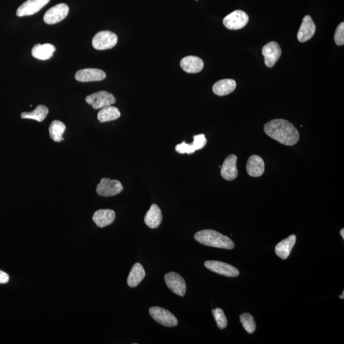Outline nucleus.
Wrapping results in <instances>:
<instances>
[{
	"label": "nucleus",
	"instance_id": "nucleus-26",
	"mask_svg": "<svg viewBox=\"0 0 344 344\" xmlns=\"http://www.w3.org/2000/svg\"><path fill=\"white\" fill-rule=\"evenodd\" d=\"M48 109L43 105H38L32 112H22L20 117L22 119H30L42 122L47 117Z\"/></svg>",
	"mask_w": 344,
	"mask_h": 344
},
{
	"label": "nucleus",
	"instance_id": "nucleus-7",
	"mask_svg": "<svg viewBox=\"0 0 344 344\" xmlns=\"http://www.w3.org/2000/svg\"><path fill=\"white\" fill-rule=\"evenodd\" d=\"M248 22V15L240 10H235L223 19L225 27L231 30L242 29Z\"/></svg>",
	"mask_w": 344,
	"mask_h": 344
},
{
	"label": "nucleus",
	"instance_id": "nucleus-28",
	"mask_svg": "<svg viewBox=\"0 0 344 344\" xmlns=\"http://www.w3.org/2000/svg\"><path fill=\"white\" fill-rule=\"evenodd\" d=\"M215 322L217 323V327L220 330L225 329L228 325L227 318L226 317L224 311L220 308H216L212 310Z\"/></svg>",
	"mask_w": 344,
	"mask_h": 344
},
{
	"label": "nucleus",
	"instance_id": "nucleus-19",
	"mask_svg": "<svg viewBox=\"0 0 344 344\" xmlns=\"http://www.w3.org/2000/svg\"><path fill=\"white\" fill-rule=\"evenodd\" d=\"M297 237L295 235H291L289 237L282 240L275 248L277 256L282 259H286L289 257L292 248H293L295 243H296Z\"/></svg>",
	"mask_w": 344,
	"mask_h": 344
},
{
	"label": "nucleus",
	"instance_id": "nucleus-8",
	"mask_svg": "<svg viewBox=\"0 0 344 344\" xmlns=\"http://www.w3.org/2000/svg\"><path fill=\"white\" fill-rule=\"evenodd\" d=\"M205 266L209 271L217 274L228 277H236L239 276L240 272L235 267L230 264L217 261H207Z\"/></svg>",
	"mask_w": 344,
	"mask_h": 344
},
{
	"label": "nucleus",
	"instance_id": "nucleus-20",
	"mask_svg": "<svg viewBox=\"0 0 344 344\" xmlns=\"http://www.w3.org/2000/svg\"><path fill=\"white\" fill-rule=\"evenodd\" d=\"M237 83L233 79H222L217 81L212 87V91L217 96H227L235 91Z\"/></svg>",
	"mask_w": 344,
	"mask_h": 344
},
{
	"label": "nucleus",
	"instance_id": "nucleus-10",
	"mask_svg": "<svg viewBox=\"0 0 344 344\" xmlns=\"http://www.w3.org/2000/svg\"><path fill=\"white\" fill-rule=\"evenodd\" d=\"M282 51L278 43L271 42L262 48V55L264 57V64L268 68L273 67L281 57Z\"/></svg>",
	"mask_w": 344,
	"mask_h": 344
},
{
	"label": "nucleus",
	"instance_id": "nucleus-16",
	"mask_svg": "<svg viewBox=\"0 0 344 344\" xmlns=\"http://www.w3.org/2000/svg\"><path fill=\"white\" fill-rule=\"evenodd\" d=\"M181 67L182 70L188 73H199L204 66V61L201 58L194 56H188L182 58L181 61Z\"/></svg>",
	"mask_w": 344,
	"mask_h": 344
},
{
	"label": "nucleus",
	"instance_id": "nucleus-13",
	"mask_svg": "<svg viewBox=\"0 0 344 344\" xmlns=\"http://www.w3.org/2000/svg\"><path fill=\"white\" fill-rule=\"evenodd\" d=\"M237 162V157L234 155L228 156L225 159L220 170V175L223 179L229 181L237 179L238 175Z\"/></svg>",
	"mask_w": 344,
	"mask_h": 344
},
{
	"label": "nucleus",
	"instance_id": "nucleus-30",
	"mask_svg": "<svg viewBox=\"0 0 344 344\" xmlns=\"http://www.w3.org/2000/svg\"><path fill=\"white\" fill-rule=\"evenodd\" d=\"M176 150L178 153H186L187 155H192L196 151L192 143L191 144H188L185 142H182L180 144L176 145Z\"/></svg>",
	"mask_w": 344,
	"mask_h": 344
},
{
	"label": "nucleus",
	"instance_id": "nucleus-31",
	"mask_svg": "<svg viewBox=\"0 0 344 344\" xmlns=\"http://www.w3.org/2000/svg\"><path fill=\"white\" fill-rule=\"evenodd\" d=\"M194 141L192 144L195 149V150H200L206 145L207 143V138H205L204 134L195 135L193 137Z\"/></svg>",
	"mask_w": 344,
	"mask_h": 344
},
{
	"label": "nucleus",
	"instance_id": "nucleus-29",
	"mask_svg": "<svg viewBox=\"0 0 344 344\" xmlns=\"http://www.w3.org/2000/svg\"><path fill=\"white\" fill-rule=\"evenodd\" d=\"M334 40L336 44L342 46L344 44V22H342L336 29Z\"/></svg>",
	"mask_w": 344,
	"mask_h": 344
},
{
	"label": "nucleus",
	"instance_id": "nucleus-35",
	"mask_svg": "<svg viewBox=\"0 0 344 344\" xmlns=\"http://www.w3.org/2000/svg\"><path fill=\"white\" fill-rule=\"evenodd\" d=\"M196 1H198V0H196Z\"/></svg>",
	"mask_w": 344,
	"mask_h": 344
},
{
	"label": "nucleus",
	"instance_id": "nucleus-17",
	"mask_svg": "<svg viewBox=\"0 0 344 344\" xmlns=\"http://www.w3.org/2000/svg\"><path fill=\"white\" fill-rule=\"evenodd\" d=\"M115 219V213L111 209H100L94 212L92 220L100 228L112 225Z\"/></svg>",
	"mask_w": 344,
	"mask_h": 344
},
{
	"label": "nucleus",
	"instance_id": "nucleus-23",
	"mask_svg": "<svg viewBox=\"0 0 344 344\" xmlns=\"http://www.w3.org/2000/svg\"><path fill=\"white\" fill-rule=\"evenodd\" d=\"M145 276V272L143 266L139 263L133 265L131 269L129 276L127 279L128 286L131 287H135L140 284Z\"/></svg>",
	"mask_w": 344,
	"mask_h": 344
},
{
	"label": "nucleus",
	"instance_id": "nucleus-5",
	"mask_svg": "<svg viewBox=\"0 0 344 344\" xmlns=\"http://www.w3.org/2000/svg\"><path fill=\"white\" fill-rule=\"evenodd\" d=\"M151 316L159 324L166 327H175L178 325V320L171 312L163 308L153 307L150 309Z\"/></svg>",
	"mask_w": 344,
	"mask_h": 344
},
{
	"label": "nucleus",
	"instance_id": "nucleus-27",
	"mask_svg": "<svg viewBox=\"0 0 344 344\" xmlns=\"http://www.w3.org/2000/svg\"><path fill=\"white\" fill-rule=\"evenodd\" d=\"M241 324L242 325L243 328L246 332L250 334L255 332L256 325L255 319L252 315L249 313H244L240 316Z\"/></svg>",
	"mask_w": 344,
	"mask_h": 344
},
{
	"label": "nucleus",
	"instance_id": "nucleus-3",
	"mask_svg": "<svg viewBox=\"0 0 344 344\" xmlns=\"http://www.w3.org/2000/svg\"><path fill=\"white\" fill-rule=\"evenodd\" d=\"M117 36L110 31H102L97 33L92 40L95 50L103 51L114 47L117 43Z\"/></svg>",
	"mask_w": 344,
	"mask_h": 344
},
{
	"label": "nucleus",
	"instance_id": "nucleus-4",
	"mask_svg": "<svg viewBox=\"0 0 344 344\" xmlns=\"http://www.w3.org/2000/svg\"><path fill=\"white\" fill-rule=\"evenodd\" d=\"M86 102L94 110H99L115 104L116 100L112 93L106 91H101L87 96Z\"/></svg>",
	"mask_w": 344,
	"mask_h": 344
},
{
	"label": "nucleus",
	"instance_id": "nucleus-34",
	"mask_svg": "<svg viewBox=\"0 0 344 344\" xmlns=\"http://www.w3.org/2000/svg\"><path fill=\"white\" fill-rule=\"evenodd\" d=\"M343 296H344V291H343L342 295H340V296L339 297L340 299H344V297H343Z\"/></svg>",
	"mask_w": 344,
	"mask_h": 344
},
{
	"label": "nucleus",
	"instance_id": "nucleus-12",
	"mask_svg": "<svg viewBox=\"0 0 344 344\" xmlns=\"http://www.w3.org/2000/svg\"><path fill=\"white\" fill-rule=\"evenodd\" d=\"M50 0H27L18 8L16 15L18 17L29 16L40 11Z\"/></svg>",
	"mask_w": 344,
	"mask_h": 344
},
{
	"label": "nucleus",
	"instance_id": "nucleus-32",
	"mask_svg": "<svg viewBox=\"0 0 344 344\" xmlns=\"http://www.w3.org/2000/svg\"><path fill=\"white\" fill-rule=\"evenodd\" d=\"M9 281V275L4 271H0V284H6Z\"/></svg>",
	"mask_w": 344,
	"mask_h": 344
},
{
	"label": "nucleus",
	"instance_id": "nucleus-11",
	"mask_svg": "<svg viewBox=\"0 0 344 344\" xmlns=\"http://www.w3.org/2000/svg\"><path fill=\"white\" fill-rule=\"evenodd\" d=\"M166 286L175 294L184 297L186 292V284L184 279L176 272H170L165 276Z\"/></svg>",
	"mask_w": 344,
	"mask_h": 344
},
{
	"label": "nucleus",
	"instance_id": "nucleus-15",
	"mask_svg": "<svg viewBox=\"0 0 344 344\" xmlns=\"http://www.w3.org/2000/svg\"><path fill=\"white\" fill-rule=\"evenodd\" d=\"M315 30H316V27L312 17L309 15H306L303 19L302 24L298 32V40L300 42L304 43L311 39L315 34Z\"/></svg>",
	"mask_w": 344,
	"mask_h": 344
},
{
	"label": "nucleus",
	"instance_id": "nucleus-21",
	"mask_svg": "<svg viewBox=\"0 0 344 344\" xmlns=\"http://www.w3.org/2000/svg\"><path fill=\"white\" fill-rule=\"evenodd\" d=\"M248 174L253 177H260L264 174V163L263 159L258 155L251 156L248 161Z\"/></svg>",
	"mask_w": 344,
	"mask_h": 344
},
{
	"label": "nucleus",
	"instance_id": "nucleus-9",
	"mask_svg": "<svg viewBox=\"0 0 344 344\" xmlns=\"http://www.w3.org/2000/svg\"><path fill=\"white\" fill-rule=\"evenodd\" d=\"M69 13V7L67 5L60 4L51 7L46 12L43 20L48 24H55L62 21L67 16Z\"/></svg>",
	"mask_w": 344,
	"mask_h": 344
},
{
	"label": "nucleus",
	"instance_id": "nucleus-6",
	"mask_svg": "<svg viewBox=\"0 0 344 344\" xmlns=\"http://www.w3.org/2000/svg\"><path fill=\"white\" fill-rule=\"evenodd\" d=\"M122 190V185L119 181L107 178H103L96 187L97 194L104 197L115 196Z\"/></svg>",
	"mask_w": 344,
	"mask_h": 344
},
{
	"label": "nucleus",
	"instance_id": "nucleus-1",
	"mask_svg": "<svg viewBox=\"0 0 344 344\" xmlns=\"http://www.w3.org/2000/svg\"><path fill=\"white\" fill-rule=\"evenodd\" d=\"M264 131L268 137L285 145H294L300 140L299 131L287 120L276 119L269 120L264 125Z\"/></svg>",
	"mask_w": 344,
	"mask_h": 344
},
{
	"label": "nucleus",
	"instance_id": "nucleus-25",
	"mask_svg": "<svg viewBox=\"0 0 344 344\" xmlns=\"http://www.w3.org/2000/svg\"><path fill=\"white\" fill-rule=\"evenodd\" d=\"M66 130V126L60 120H53L50 125V135L51 139L56 142H61V141L65 140L63 138V135Z\"/></svg>",
	"mask_w": 344,
	"mask_h": 344
},
{
	"label": "nucleus",
	"instance_id": "nucleus-22",
	"mask_svg": "<svg viewBox=\"0 0 344 344\" xmlns=\"http://www.w3.org/2000/svg\"><path fill=\"white\" fill-rule=\"evenodd\" d=\"M55 51V46L51 43H44L43 45L38 43L33 47L32 54L33 57L38 60H47L53 57Z\"/></svg>",
	"mask_w": 344,
	"mask_h": 344
},
{
	"label": "nucleus",
	"instance_id": "nucleus-14",
	"mask_svg": "<svg viewBox=\"0 0 344 344\" xmlns=\"http://www.w3.org/2000/svg\"><path fill=\"white\" fill-rule=\"evenodd\" d=\"M75 78L77 81L82 83L101 81L106 78L105 71L97 68H85L79 70Z\"/></svg>",
	"mask_w": 344,
	"mask_h": 344
},
{
	"label": "nucleus",
	"instance_id": "nucleus-33",
	"mask_svg": "<svg viewBox=\"0 0 344 344\" xmlns=\"http://www.w3.org/2000/svg\"><path fill=\"white\" fill-rule=\"evenodd\" d=\"M340 235H341V236H342V237L344 239V229H343V228H342V229L340 230Z\"/></svg>",
	"mask_w": 344,
	"mask_h": 344
},
{
	"label": "nucleus",
	"instance_id": "nucleus-24",
	"mask_svg": "<svg viewBox=\"0 0 344 344\" xmlns=\"http://www.w3.org/2000/svg\"><path fill=\"white\" fill-rule=\"evenodd\" d=\"M120 112L117 108L107 106L102 108L97 114V119L101 123L112 121V120L119 119Z\"/></svg>",
	"mask_w": 344,
	"mask_h": 344
},
{
	"label": "nucleus",
	"instance_id": "nucleus-18",
	"mask_svg": "<svg viewBox=\"0 0 344 344\" xmlns=\"http://www.w3.org/2000/svg\"><path fill=\"white\" fill-rule=\"evenodd\" d=\"M163 220L162 212L156 204L151 205L150 210L146 213L144 217L145 225L148 227L155 229L161 225Z\"/></svg>",
	"mask_w": 344,
	"mask_h": 344
},
{
	"label": "nucleus",
	"instance_id": "nucleus-2",
	"mask_svg": "<svg viewBox=\"0 0 344 344\" xmlns=\"http://www.w3.org/2000/svg\"><path fill=\"white\" fill-rule=\"evenodd\" d=\"M198 242L209 247L233 250L234 243L229 237L216 231L204 230L197 232L194 236Z\"/></svg>",
	"mask_w": 344,
	"mask_h": 344
}]
</instances>
